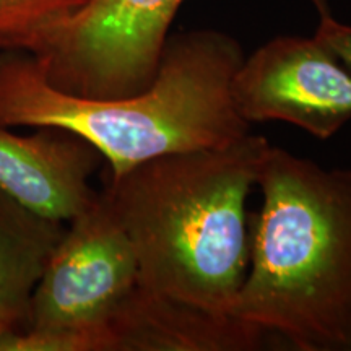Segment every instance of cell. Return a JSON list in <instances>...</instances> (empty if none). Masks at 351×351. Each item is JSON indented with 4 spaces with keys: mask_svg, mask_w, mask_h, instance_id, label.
<instances>
[{
    "mask_svg": "<svg viewBox=\"0 0 351 351\" xmlns=\"http://www.w3.org/2000/svg\"><path fill=\"white\" fill-rule=\"evenodd\" d=\"M269 147L249 132L109 179L104 192L134 245L138 289L232 317L251 258L245 202Z\"/></svg>",
    "mask_w": 351,
    "mask_h": 351,
    "instance_id": "6da1fadb",
    "label": "cell"
},
{
    "mask_svg": "<svg viewBox=\"0 0 351 351\" xmlns=\"http://www.w3.org/2000/svg\"><path fill=\"white\" fill-rule=\"evenodd\" d=\"M244 56L218 32L166 43L147 90L127 98H83L52 85L34 57L0 56V127L59 129L96 148L111 178L156 156L223 147L251 132L236 112L231 82Z\"/></svg>",
    "mask_w": 351,
    "mask_h": 351,
    "instance_id": "7a4b0ae2",
    "label": "cell"
},
{
    "mask_svg": "<svg viewBox=\"0 0 351 351\" xmlns=\"http://www.w3.org/2000/svg\"><path fill=\"white\" fill-rule=\"evenodd\" d=\"M232 317L296 351H351V169L269 147Z\"/></svg>",
    "mask_w": 351,
    "mask_h": 351,
    "instance_id": "3957f363",
    "label": "cell"
},
{
    "mask_svg": "<svg viewBox=\"0 0 351 351\" xmlns=\"http://www.w3.org/2000/svg\"><path fill=\"white\" fill-rule=\"evenodd\" d=\"M320 19L328 0H311ZM182 0H86L33 52L52 85L83 98H127L156 75Z\"/></svg>",
    "mask_w": 351,
    "mask_h": 351,
    "instance_id": "277c9868",
    "label": "cell"
},
{
    "mask_svg": "<svg viewBox=\"0 0 351 351\" xmlns=\"http://www.w3.org/2000/svg\"><path fill=\"white\" fill-rule=\"evenodd\" d=\"M69 223L29 296L23 328L104 326L137 288V256L106 192Z\"/></svg>",
    "mask_w": 351,
    "mask_h": 351,
    "instance_id": "5b68a950",
    "label": "cell"
},
{
    "mask_svg": "<svg viewBox=\"0 0 351 351\" xmlns=\"http://www.w3.org/2000/svg\"><path fill=\"white\" fill-rule=\"evenodd\" d=\"M231 99L249 125L287 122L328 140L351 121V70L315 36H280L244 57Z\"/></svg>",
    "mask_w": 351,
    "mask_h": 351,
    "instance_id": "8992f818",
    "label": "cell"
},
{
    "mask_svg": "<svg viewBox=\"0 0 351 351\" xmlns=\"http://www.w3.org/2000/svg\"><path fill=\"white\" fill-rule=\"evenodd\" d=\"M103 156L77 135L43 129L32 137L0 127V192L38 217L69 223L93 204L90 176Z\"/></svg>",
    "mask_w": 351,
    "mask_h": 351,
    "instance_id": "52a82bcc",
    "label": "cell"
},
{
    "mask_svg": "<svg viewBox=\"0 0 351 351\" xmlns=\"http://www.w3.org/2000/svg\"><path fill=\"white\" fill-rule=\"evenodd\" d=\"M104 326L111 351H254L274 343L236 317L210 314L138 288Z\"/></svg>",
    "mask_w": 351,
    "mask_h": 351,
    "instance_id": "ba28073f",
    "label": "cell"
},
{
    "mask_svg": "<svg viewBox=\"0 0 351 351\" xmlns=\"http://www.w3.org/2000/svg\"><path fill=\"white\" fill-rule=\"evenodd\" d=\"M64 231V223L38 217L0 192V306L26 317L29 296Z\"/></svg>",
    "mask_w": 351,
    "mask_h": 351,
    "instance_id": "9c48e42d",
    "label": "cell"
},
{
    "mask_svg": "<svg viewBox=\"0 0 351 351\" xmlns=\"http://www.w3.org/2000/svg\"><path fill=\"white\" fill-rule=\"evenodd\" d=\"M86 0H0V49L33 52Z\"/></svg>",
    "mask_w": 351,
    "mask_h": 351,
    "instance_id": "30bf717a",
    "label": "cell"
},
{
    "mask_svg": "<svg viewBox=\"0 0 351 351\" xmlns=\"http://www.w3.org/2000/svg\"><path fill=\"white\" fill-rule=\"evenodd\" d=\"M314 36L351 70V25L340 23L332 15L322 16Z\"/></svg>",
    "mask_w": 351,
    "mask_h": 351,
    "instance_id": "8fae6325",
    "label": "cell"
},
{
    "mask_svg": "<svg viewBox=\"0 0 351 351\" xmlns=\"http://www.w3.org/2000/svg\"><path fill=\"white\" fill-rule=\"evenodd\" d=\"M23 322H25V314L21 313V311L0 306V339L5 337L8 332L20 328L23 326Z\"/></svg>",
    "mask_w": 351,
    "mask_h": 351,
    "instance_id": "7c38bea8",
    "label": "cell"
}]
</instances>
